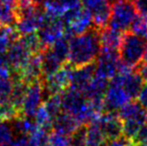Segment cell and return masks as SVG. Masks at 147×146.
Returning a JSON list of instances; mask_svg holds the SVG:
<instances>
[{
	"label": "cell",
	"instance_id": "cell-9",
	"mask_svg": "<svg viewBox=\"0 0 147 146\" xmlns=\"http://www.w3.org/2000/svg\"><path fill=\"white\" fill-rule=\"evenodd\" d=\"M44 48L52 45L55 41L65 35V26L61 18H49L44 25L37 31Z\"/></svg>",
	"mask_w": 147,
	"mask_h": 146
},
{
	"label": "cell",
	"instance_id": "cell-21",
	"mask_svg": "<svg viewBox=\"0 0 147 146\" xmlns=\"http://www.w3.org/2000/svg\"><path fill=\"white\" fill-rule=\"evenodd\" d=\"M109 85L108 79L100 77L98 75H94L89 85L84 90L83 94L87 99L97 100L103 99L105 91Z\"/></svg>",
	"mask_w": 147,
	"mask_h": 146
},
{
	"label": "cell",
	"instance_id": "cell-40",
	"mask_svg": "<svg viewBox=\"0 0 147 146\" xmlns=\"http://www.w3.org/2000/svg\"><path fill=\"white\" fill-rule=\"evenodd\" d=\"M127 141V139L125 137H120V138H117V139H112L110 140L109 142L105 143L103 146H125V143Z\"/></svg>",
	"mask_w": 147,
	"mask_h": 146
},
{
	"label": "cell",
	"instance_id": "cell-12",
	"mask_svg": "<svg viewBox=\"0 0 147 146\" xmlns=\"http://www.w3.org/2000/svg\"><path fill=\"white\" fill-rule=\"evenodd\" d=\"M95 75V64L88 63L81 66H77L71 70L70 73L69 88L75 89L83 93L86 87Z\"/></svg>",
	"mask_w": 147,
	"mask_h": 146
},
{
	"label": "cell",
	"instance_id": "cell-36",
	"mask_svg": "<svg viewBox=\"0 0 147 146\" xmlns=\"http://www.w3.org/2000/svg\"><path fill=\"white\" fill-rule=\"evenodd\" d=\"M58 2L64 9L65 13L67 11L76 9V8L81 6V0H58Z\"/></svg>",
	"mask_w": 147,
	"mask_h": 146
},
{
	"label": "cell",
	"instance_id": "cell-29",
	"mask_svg": "<svg viewBox=\"0 0 147 146\" xmlns=\"http://www.w3.org/2000/svg\"><path fill=\"white\" fill-rule=\"evenodd\" d=\"M129 29L132 33L147 39V16L142 14L136 15Z\"/></svg>",
	"mask_w": 147,
	"mask_h": 146
},
{
	"label": "cell",
	"instance_id": "cell-17",
	"mask_svg": "<svg viewBox=\"0 0 147 146\" xmlns=\"http://www.w3.org/2000/svg\"><path fill=\"white\" fill-rule=\"evenodd\" d=\"M81 125L79 124L75 117L67 112H60L53 118L52 129L62 134L71 136Z\"/></svg>",
	"mask_w": 147,
	"mask_h": 146
},
{
	"label": "cell",
	"instance_id": "cell-3",
	"mask_svg": "<svg viewBox=\"0 0 147 146\" xmlns=\"http://www.w3.org/2000/svg\"><path fill=\"white\" fill-rule=\"evenodd\" d=\"M136 16V9L131 0H110L109 26L121 32L130 28Z\"/></svg>",
	"mask_w": 147,
	"mask_h": 146
},
{
	"label": "cell",
	"instance_id": "cell-37",
	"mask_svg": "<svg viewBox=\"0 0 147 146\" xmlns=\"http://www.w3.org/2000/svg\"><path fill=\"white\" fill-rule=\"evenodd\" d=\"M137 102L144 108L147 109V83L143 84L140 89L139 93L137 94Z\"/></svg>",
	"mask_w": 147,
	"mask_h": 146
},
{
	"label": "cell",
	"instance_id": "cell-44",
	"mask_svg": "<svg viewBox=\"0 0 147 146\" xmlns=\"http://www.w3.org/2000/svg\"><path fill=\"white\" fill-rule=\"evenodd\" d=\"M69 146H73V145H71V144H70V145H69Z\"/></svg>",
	"mask_w": 147,
	"mask_h": 146
},
{
	"label": "cell",
	"instance_id": "cell-43",
	"mask_svg": "<svg viewBox=\"0 0 147 146\" xmlns=\"http://www.w3.org/2000/svg\"><path fill=\"white\" fill-rule=\"evenodd\" d=\"M145 124L147 125V112L145 113Z\"/></svg>",
	"mask_w": 147,
	"mask_h": 146
},
{
	"label": "cell",
	"instance_id": "cell-34",
	"mask_svg": "<svg viewBox=\"0 0 147 146\" xmlns=\"http://www.w3.org/2000/svg\"><path fill=\"white\" fill-rule=\"evenodd\" d=\"M85 133L86 127L80 126L70 136V144L73 146H85Z\"/></svg>",
	"mask_w": 147,
	"mask_h": 146
},
{
	"label": "cell",
	"instance_id": "cell-41",
	"mask_svg": "<svg viewBox=\"0 0 147 146\" xmlns=\"http://www.w3.org/2000/svg\"><path fill=\"white\" fill-rule=\"evenodd\" d=\"M125 146H137V145H136L133 141L128 140V139H127V141H126V143H125Z\"/></svg>",
	"mask_w": 147,
	"mask_h": 146
},
{
	"label": "cell",
	"instance_id": "cell-18",
	"mask_svg": "<svg viewBox=\"0 0 147 146\" xmlns=\"http://www.w3.org/2000/svg\"><path fill=\"white\" fill-rule=\"evenodd\" d=\"M123 38V32L118 31L112 27H103L99 29V39L101 48L118 50Z\"/></svg>",
	"mask_w": 147,
	"mask_h": 146
},
{
	"label": "cell",
	"instance_id": "cell-35",
	"mask_svg": "<svg viewBox=\"0 0 147 146\" xmlns=\"http://www.w3.org/2000/svg\"><path fill=\"white\" fill-rule=\"evenodd\" d=\"M109 2H110V0H81L82 6L85 9H87L90 13L100 8L101 6L109 3Z\"/></svg>",
	"mask_w": 147,
	"mask_h": 146
},
{
	"label": "cell",
	"instance_id": "cell-38",
	"mask_svg": "<svg viewBox=\"0 0 147 146\" xmlns=\"http://www.w3.org/2000/svg\"><path fill=\"white\" fill-rule=\"evenodd\" d=\"M136 12L147 16V0H131Z\"/></svg>",
	"mask_w": 147,
	"mask_h": 146
},
{
	"label": "cell",
	"instance_id": "cell-23",
	"mask_svg": "<svg viewBox=\"0 0 147 146\" xmlns=\"http://www.w3.org/2000/svg\"><path fill=\"white\" fill-rule=\"evenodd\" d=\"M123 124V135L128 140H133L136 134L142 126L145 124V115L134 117V118L122 120Z\"/></svg>",
	"mask_w": 147,
	"mask_h": 146
},
{
	"label": "cell",
	"instance_id": "cell-33",
	"mask_svg": "<svg viewBox=\"0 0 147 146\" xmlns=\"http://www.w3.org/2000/svg\"><path fill=\"white\" fill-rule=\"evenodd\" d=\"M13 88V78L11 76L0 75V99L9 98Z\"/></svg>",
	"mask_w": 147,
	"mask_h": 146
},
{
	"label": "cell",
	"instance_id": "cell-15",
	"mask_svg": "<svg viewBox=\"0 0 147 146\" xmlns=\"http://www.w3.org/2000/svg\"><path fill=\"white\" fill-rule=\"evenodd\" d=\"M48 19L49 17L45 14V12L41 8L39 11H37L33 15L19 18L15 24V28L19 33V35L34 33V32L38 31Z\"/></svg>",
	"mask_w": 147,
	"mask_h": 146
},
{
	"label": "cell",
	"instance_id": "cell-16",
	"mask_svg": "<svg viewBox=\"0 0 147 146\" xmlns=\"http://www.w3.org/2000/svg\"><path fill=\"white\" fill-rule=\"evenodd\" d=\"M16 74L22 80H24L26 83H30V82L35 81V80L41 79V77L43 76L41 52L31 55L25 66Z\"/></svg>",
	"mask_w": 147,
	"mask_h": 146
},
{
	"label": "cell",
	"instance_id": "cell-11",
	"mask_svg": "<svg viewBox=\"0 0 147 146\" xmlns=\"http://www.w3.org/2000/svg\"><path fill=\"white\" fill-rule=\"evenodd\" d=\"M94 120L99 123L106 138L109 140L120 138L123 135L122 120L114 111H107L106 113H102Z\"/></svg>",
	"mask_w": 147,
	"mask_h": 146
},
{
	"label": "cell",
	"instance_id": "cell-14",
	"mask_svg": "<svg viewBox=\"0 0 147 146\" xmlns=\"http://www.w3.org/2000/svg\"><path fill=\"white\" fill-rule=\"evenodd\" d=\"M111 80L119 83L127 92L130 98H135L137 96L144 81L140 73L133 70L125 73H118Z\"/></svg>",
	"mask_w": 147,
	"mask_h": 146
},
{
	"label": "cell",
	"instance_id": "cell-39",
	"mask_svg": "<svg viewBox=\"0 0 147 146\" xmlns=\"http://www.w3.org/2000/svg\"><path fill=\"white\" fill-rule=\"evenodd\" d=\"M138 72L142 76L144 81L147 82V49L145 51V54H144V56H143V59H142V61H141V64L139 65V70H138Z\"/></svg>",
	"mask_w": 147,
	"mask_h": 146
},
{
	"label": "cell",
	"instance_id": "cell-19",
	"mask_svg": "<svg viewBox=\"0 0 147 146\" xmlns=\"http://www.w3.org/2000/svg\"><path fill=\"white\" fill-rule=\"evenodd\" d=\"M18 0H0V25L13 26L18 20Z\"/></svg>",
	"mask_w": 147,
	"mask_h": 146
},
{
	"label": "cell",
	"instance_id": "cell-32",
	"mask_svg": "<svg viewBox=\"0 0 147 146\" xmlns=\"http://www.w3.org/2000/svg\"><path fill=\"white\" fill-rule=\"evenodd\" d=\"M14 135L11 125L7 121H0V146L9 143L14 138Z\"/></svg>",
	"mask_w": 147,
	"mask_h": 146
},
{
	"label": "cell",
	"instance_id": "cell-31",
	"mask_svg": "<svg viewBox=\"0 0 147 146\" xmlns=\"http://www.w3.org/2000/svg\"><path fill=\"white\" fill-rule=\"evenodd\" d=\"M47 142L50 146H69L70 136L53 130L48 134Z\"/></svg>",
	"mask_w": 147,
	"mask_h": 146
},
{
	"label": "cell",
	"instance_id": "cell-6",
	"mask_svg": "<svg viewBox=\"0 0 147 146\" xmlns=\"http://www.w3.org/2000/svg\"><path fill=\"white\" fill-rule=\"evenodd\" d=\"M44 86L42 79L35 80L28 83L26 93L21 106V114L27 117H33L35 112L42 104L44 95Z\"/></svg>",
	"mask_w": 147,
	"mask_h": 146
},
{
	"label": "cell",
	"instance_id": "cell-7",
	"mask_svg": "<svg viewBox=\"0 0 147 146\" xmlns=\"http://www.w3.org/2000/svg\"><path fill=\"white\" fill-rule=\"evenodd\" d=\"M71 70V65L66 62L56 72L45 76V79L43 80L45 93H47L48 95H52V94H59L65 91L67 87H69Z\"/></svg>",
	"mask_w": 147,
	"mask_h": 146
},
{
	"label": "cell",
	"instance_id": "cell-2",
	"mask_svg": "<svg viewBox=\"0 0 147 146\" xmlns=\"http://www.w3.org/2000/svg\"><path fill=\"white\" fill-rule=\"evenodd\" d=\"M147 49V39L136 35L132 32L123 34L119 47V56L123 63L131 68L141 63Z\"/></svg>",
	"mask_w": 147,
	"mask_h": 146
},
{
	"label": "cell",
	"instance_id": "cell-24",
	"mask_svg": "<svg viewBox=\"0 0 147 146\" xmlns=\"http://www.w3.org/2000/svg\"><path fill=\"white\" fill-rule=\"evenodd\" d=\"M11 127L13 129L14 134L22 135V136H28L31 133V131L36 126V123L30 119V117L20 115L17 118L13 119L11 121Z\"/></svg>",
	"mask_w": 147,
	"mask_h": 146
},
{
	"label": "cell",
	"instance_id": "cell-20",
	"mask_svg": "<svg viewBox=\"0 0 147 146\" xmlns=\"http://www.w3.org/2000/svg\"><path fill=\"white\" fill-rule=\"evenodd\" d=\"M42 57V72L43 76H48L50 74L56 72L59 68H61L66 62L59 58L50 47H46L41 52Z\"/></svg>",
	"mask_w": 147,
	"mask_h": 146
},
{
	"label": "cell",
	"instance_id": "cell-27",
	"mask_svg": "<svg viewBox=\"0 0 147 146\" xmlns=\"http://www.w3.org/2000/svg\"><path fill=\"white\" fill-rule=\"evenodd\" d=\"M34 118H35L34 122L38 126H40L41 128H44L47 131L52 128L53 117L51 116V114L47 111V109L45 108V106L43 104H41L38 109H37V111L35 112Z\"/></svg>",
	"mask_w": 147,
	"mask_h": 146
},
{
	"label": "cell",
	"instance_id": "cell-26",
	"mask_svg": "<svg viewBox=\"0 0 147 146\" xmlns=\"http://www.w3.org/2000/svg\"><path fill=\"white\" fill-rule=\"evenodd\" d=\"M143 107L140 105L138 102L135 101H128L125 103L119 110L117 114L119 115L121 120H126V119L134 118V117L142 116L145 115V111Z\"/></svg>",
	"mask_w": 147,
	"mask_h": 146
},
{
	"label": "cell",
	"instance_id": "cell-8",
	"mask_svg": "<svg viewBox=\"0 0 147 146\" xmlns=\"http://www.w3.org/2000/svg\"><path fill=\"white\" fill-rule=\"evenodd\" d=\"M5 54L11 70L14 73H17L25 66L32 53L18 36L16 39L11 41Z\"/></svg>",
	"mask_w": 147,
	"mask_h": 146
},
{
	"label": "cell",
	"instance_id": "cell-1",
	"mask_svg": "<svg viewBox=\"0 0 147 146\" xmlns=\"http://www.w3.org/2000/svg\"><path fill=\"white\" fill-rule=\"evenodd\" d=\"M100 49L99 29L96 27L90 28L83 33L69 38L67 62L74 67L92 63L96 60Z\"/></svg>",
	"mask_w": 147,
	"mask_h": 146
},
{
	"label": "cell",
	"instance_id": "cell-28",
	"mask_svg": "<svg viewBox=\"0 0 147 146\" xmlns=\"http://www.w3.org/2000/svg\"><path fill=\"white\" fill-rule=\"evenodd\" d=\"M19 38L21 41L26 45L28 49L31 51L32 54L35 53H40L44 49V46L41 43L40 39H39L37 33H29V34H23V35H19Z\"/></svg>",
	"mask_w": 147,
	"mask_h": 146
},
{
	"label": "cell",
	"instance_id": "cell-13",
	"mask_svg": "<svg viewBox=\"0 0 147 146\" xmlns=\"http://www.w3.org/2000/svg\"><path fill=\"white\" fill-rule=\"evenodd\" d=\"M62 110L76 117L85 106L87 98L84 94L75 89L69 88L61 93Z\"/></svg>",
	"mask_w": 147,
	"mask_h": 146
},
{
	"label": "cell",
	"instance_id": "cell-25",
	"mask_svg": "<svg viewBox=\"0 0 147 146\" xmlns=\"http://www.w3.org/2000/svg\"><path fill=\"white\" fill-rule=\"evenodd\" d=\"M20 115H22L21 111L14 105L10 98L0 99V121L10 122Z\"/></svg>",
	"mask_w": 147,
	"mask_h": 146
},
{
	"label": "cell",
	"instance_id": "cell-42",
	"mask_svg": "<svg viewBox=\"0 0 147 146\" xmlns=\"http://www.w3.org/2000/svg\"><path fill=\"white\" fill-rule=\"evenodd\" d=\"M136 145H137V146H147V140L143 141V142L138 143V144H136Z\"/></svg>",
	"mask_w": 147,
	"mask_h": 146
},
{
	"label": "cell",
	"instance_id": "cell-10",
	"mask_svg": "<svg viewBox=\"0 0 147 146\" xmlns=\"http://www.w3.org/2000/svg\"><path fill=\"white\" fill-rule=\"evenodd\" d=\"M131 98L124 90V88L119 83L111 80L103 97L104 108H106L107 111L119 110Z\"/></svg>",
	"mask_w": 147,
	"mask_h": 146
},
{
	"label": "cell",
	"instance_id": "cell-30",
	"mask_svg": "<svg viewBox=\"0 0 147 146\" xmlns=\"http://www.w3.org/2000/svg\"><path fill=\"white\" fill-rule=\"evenodd\" d=\"M43 105L47 109L51 116L54 118L57 114H59L62 111V99H61V93L59 94H52L49 95L47 100L44 102Z\"/></svg>",
	"mask_w": 147,
	"mask_h": 146
},
{
	"label": "cell",
	"instance_id": "cell-22",
	"mask_svg": "<svg viewBox=\"0 0 147 146\" xmlns=\"http://www.w3.org/2000/svg\"><path fill=\"white\" fill-rule=\"evenodd\" d=\"M107 138L96 120L88 123L85 133V146H103Z\"/></svg>",
	"mask_w": 147,
	"mask_h": 146
},
{
	"label": "cell",
	"instance_id": "cell-5",
	"mask_svg": "<svg viewBox=\"0 0 147 146\" xmlns=\"http://www.w3.org/2000/svg\"><path fill=\"white\" fill-rule=\"evenodd\" d=\"M121 59L117 50L101 48L95 64V75L112 79L119 72Z\"/></svg>",
	"mask_w": 147,
	"mask_h": 146
},
{
	"label": "cell",
	"instance_id": "cell-4",
	"mask_svg": "<svg viewBox=\"0 0 147 146\" xmlns=\"http://www.w3.org/2000/svg\"><path fill=\"white\" fill-rule=\"evenodd\" d=\"M61 20L65 26V35L68 37L87 31L93 24L91 13L81 6L64 13Z\"/></svg>",
	"mask_w": 147,
	"mask_h": 146
}]
</instances>
